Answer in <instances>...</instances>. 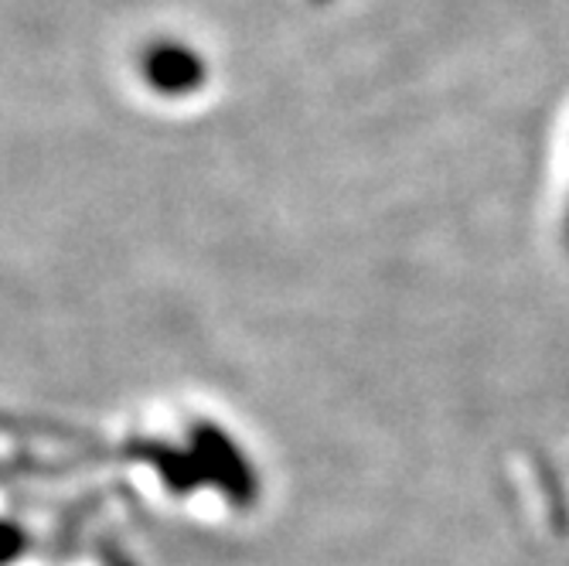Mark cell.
<instances>
[{"mask_svg": "<svg viewBox=\"0 0 569 566\" xmlns=\"http://www.w3.org/2000/svg\"><path fill=\"white\" fill-rule=\"evenodd\" d=\"M147 76L158 82L161 89L181 92V89H191V82L198 79V62L188 56V51H181V48H158L150 56Z\"/></svg>", "mask_w": 569, "mask_h": 566, "instance_id": "obj_1", "label": "cell"}, {"mask_svg": "<svg viewBox=\"0 0 569 566\" xmlns=\"http://www.w3.org/2000/svg\"><path fill=\"white\" fill-rule=\"evenodd\" d=\"M562 239H566V246H569V205H566V222H562Z\"/></svg>", "mask_w": 569, "mask_h": 566, "instance_id": "obj_2", "label": "cell"}]
</instances>
